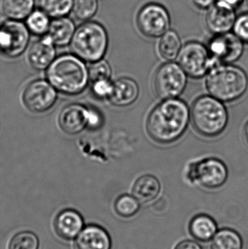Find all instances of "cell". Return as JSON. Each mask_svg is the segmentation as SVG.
I'll return each mask as SVG.
<instances>
[{
	"label": "cell",
	"mask_w": 248,
	"mask_h": 249,
	"mask_svg": "<svg viewBox=\"0 0 248 249\" xmlns=\"http://www.w3.org/2000/svg\"><path fill=\"white\" fill-rule=\"evenodd\" d=\"M190 118L186 102L178 98L163 99L149 115L147 133L157 143H173L185 133Z\"/></svg>",
	"instance_id": "obj_1"
},
{
	"label": "cell",
	"mask_w": 248,
	"mask_h": 249,
	"mask_svg": "<svg viewBox=\"0 0 248 249\" xmlns=\"http://www.w3.org/2000/svg\"><path fill=\"white\" fill-rule=\"evenodd\" d=\"M46 75L57 91L70 96L84 91L90 80L84 61L74 54H64L55 58L47 69Z\"/></svg>",
	"instance_id": "obj_2"
},
{
	"label": "cell",
	"mask_w": 248,
	"mask_h": 249,
	"mask_svg": "<svg viewBox=\"0 0 248 249\" xmlns=\"http://www.w3.org/2000/svg\"><path fill=\"white\" fill-rule=\"evenodd\" d=\"M247 74L230 64L214 66L207 74L206 87L211 96L222 102L240 99L247 90Z\"/></svg>",
	"instance_id": "obj_3"
},
{
	"label": "cell",
	"mask_w": 248,
	"mask_h": 249,
	"mask_svg": "<svg viewBox=\"0 0 248 249\" xmlns=\"http://www.w3.org/2000/svg\"><path fill=\"white\" fill-rule=\"evenodd\" d=\"M191 119L195 130L205 137H215L228 124V112L222 102L212 96H202L192 105Z\"/></svg>",
	"instance_id": "obj_4"
},
{
	"label": "cell",
	"mask_w": 248,
	"mask_h": 249,
	"mask_svg": "<svg viewBox=\"0 0 248 249\" xmlns=\"http://www.w3.org/2000/svg\"><path fill=\"white\" fill-rule=\"evenodd\" d=\"M73 53L87 62L103 59L109 46L107 31L96 21H85L76 29L71 43Z\"/></svg>",
	"instance_id": "obj_5"
},
{
	"label": "cell",
	"mask_w": 248,
	"mask_h": 249,
	"mask_svg": "<svg viewBox=\"0 0 248 249\" xmlns=\"http://www.w3.org/2000/svg\"><path fill=\"white\" fill-rule=\"evenodd\" d=\"M187 74L179 64L172 61L162 64L154 74V87L162 99L178 98L186 89Z\"/></svg>",
	"instance_id": "obj_6"
},
{
	"label": "cell",
	"mask_w": 248,
	"mask_h": 249,
	"mask_svg": "<svg viewBox=\"0 0 248 249\" xmlns=\"http://www.w3.org/2000/svg\"><path fill=\"white\" fill-rule=\"evenodd\" d=\"M186 176L192 183H198L205 188L217 189L227 181L228 168L218 158H205L191 164Z\"/></svg>",
	"instance_id": "obj_7"
},
{
	"label": "cell",
	"mask_w": 248,
	"mask_h": 249,
	"mask_svg": "<svg viewBox=\"0 0 248 249\" xmlns=\"http://www.w3.org/2000/svg\"><path fill=\"white\" fill-rule=\"evenodd\" d=\"M179 64L189 77L201 78L208 74L216 62L208 48L196 41L187 42L179 53Z\"/></svg>",
	"instance_id": "obj_8"
},
{
	"label": "cell",
	"mask_w": 248,
	"mask_h": 249,
	"mask_svg": "<svg viewBox=\"0 0 248 249\" xmlns=\"http://www.w3.org/2000/svg\"><path fill=\"white\" fill-rule=\"evenodd\" d=\"M140 32L147 37H161L170 29V16L163 4L149 2L144 4L136 16Z\"/></svg>",
	"instance_id": "obj_9"
},
{
	"label": "cell",
	"mask_w": 248,
	"mask_h": 249,
	"mask_svg": "<svg viewBox=\"0 0 248 249\" xmlns=\"http://www.w3.org/2000/svg\"><path fill=\"white\" fill-rule=\"evenodd\" d=\"M30 32L25 23L7 20L0 25V55L17 58L24 53L29 45Z\"/></svg>",
	"instance_id": "obj_10"
},
{
	"label": "cell",
	"mask_w": 248,
	"mask_h": 249,
	"mask_svg": "<svg viewBox=\"0 0 248 249\" xmlns=\"http://www.w3.org/2000/svg\"><path fill=\"white\" fill-rule=\"evenodd\" d=\"M57 98V90L45 80L32 81L23 93L25 107L33 113H44L50 110L56 102Z\"/></svg>",
	"instance_id": "obj_11"
},
{
	"label": "cell",
	"mask_w": 248,
	"mask_h": 249,
	"mask_svg": "<svg viewBox=\"0 0 248 249\" xmlns=\"http://www.w3.org/2000/svg\"><path fill=\"white\" fill-rule=\"evenodd\" d=\"M211 56L221 64H231L241 58L244 42L234 33L214 35L207 47Z\"/></svg>",
	"instance_id": "obj_12"
},
{
	"label": "cell",
	"mask_w": 248,
	"mask_h": 249,
	"mask_svg": "<svg viewBox=\"0 0 248 249\" xmlns=\"http://www.w3.org/2000/svg\"><path fill=\"white\" fill-rule=\"evenodd\" d=\"M236 18L235 8L221 0H217L208 9L205 24L209 32L214 35H222L230 32L233 29Z\"/></svg>",
	"instance_id": "obj_13"
},
{
	"label": "cell",
	"mask_w": 248,
	"mask_h": 249,
	"mask_svg": "<svg viewBox=\"0 0 248 249\" xmlns=\"http://www.w3.org/2000/svg\"><path fill=\"white\" fill-rule=\"evenodd\" d=\"M83 216L75 209H66L57 213L53 220V229L58 238L63 241L75 239L84 228Z\"/></svg>",
	"instance_id": "obj_14"
},
{
	"label": "cell",
	"mask_w": 248,
	"mask_h": 249,
	"mask_svg": "<svg viewBox=\"0 0 248 249\" xmlns=\"http://www.w3.org/2000/svg\"><path fill=\"white\" fill-rule=\"evenodd\" d=\"M112 247L109 232L95 224L84 227L74 243V249H112Z\"/></svg>",
	"instance_id": "obj_15"
},
{
	"label": "cell",
	"mask_w": 248,
	"mask_h": 249,
	"mask_svg": "<svg viewBox=\"0 0 248 249\" xmlns=\"http://www.w3.org/2000/svg\"><path fill=\"white\" fill-rule=\"evenodd\" d=\"M88 108L79 104H71L64 107L58 117L61 130L66 134L81 133L87 124Z\"/></svg>",
	"instance_id": "obj_16"
},
{
	"label": "cell",
	"mask_w": 248,
	"mask_h": 249,
	"mask_svg": "<svg viewBox=\"0 0 248 249\" xmlns=\"http://www.w3.org/2000/svg\"><path fill=\"white\" fill-rule=\"evenodd\" d=\"M55 56V45L46 35L32 44L28 54L29 64L38 71L47 70L53 62Z\"/></svg>",
	"instance_id": "obj_17"
},
{
	"label": "cell",
	"mask_w": 248,
	"mask_h": 249,
	"mask_svg": "<svg viewBox=\"0 0 248 249\" xmlns=\"http://www.w3.org/2000/svg\"><path fill=\"white\" fill-rule=\"evenodd\" d=\"M139 96V87L135 80L122 77L113 83V89L108 100L116 107L132 105Z\"/></svg>",
	"instance_id": "obj_18"
},
{
	"label": "cell",
	"mask_w": 248,
	"mask_h": 249,
	"mask_svg": "<svg viewBox=\"0 0 248 249\" xmlns=\"http://www.w3.org/2000/svg\"><path fill=\"white\" fill-rule=\"evenodd\" d=\"M76 29L75 23L67 16L53 18L50 21L46 36L55 47L63 48L71 43Z\"/></svg>",
	"instance_id": "obj_19"
},
{
	"label": "cell",
	"mask_w": 248,
	"mask_h": 249,
	"mask_svg": "<svg viewBox=\"0 0 248 249\" xmlns=\"http://www.w3.org/2000/svg\"><path fill=\"white\" fill-rule=\"evenodd\" d=\"M161 190L158 178L152 175H144L134 183L132 194L140 203H147L157 198Z\"/></svg>",
	"instance_id": "obj_20"
},
{
	"label": "cell",
	"mask_w": 248,
	"mask_h": 249,
	"mask_svg": "<svg viewBox=\"0 0 248 249\" xmlns=\"http://www.w3.org/2000/svg\"><path fill=\"white\" fill-rule=\"evenodd\" d=\"M189 231L197 241L208 242L218 232V225L211 216L199 214L193 218L189 223Z\"/></svg>",
	"instance_id": "obj_21"
},
{
	"label": "cell",
	"mask_w": 248,
	"mask_h": 249,
	"mask_svg": "<svg viewBox=\"0 0 248 249\" xmlns=\"http://www.w3.org/2000/svg\"><path fill=\"white\" fill-rule=\"evenodd\" d=\"M34 5V0H0V10L7 20H26Z\"/></svg>",
	"instance_id": "obj_22"
},
{
	"label": "cell",
	"mask_w": 248,
	"mask_h": 249,
	"mask_svg": "<svg viewBox=\"0 0 248 249\" xmlns=\"http://www.w3.org/2000/svg\"><path fill=\"white\" fill-rule=\"evenodd\" d=\"M182 48V40L179 34L170 29L161 36L158 45L160 55L168 61H173L179 56Z\"/></svg>",
	"instance_id": "obj_23"
},
{
	"label": "cell",
	"mask_w": 248,
	"mask_h": 249,
	"mask_svg": "<svg viewBox=\"0 0 248 249\" xmlns=\"http://www.w3.org/2000/svg\"><path fill=\"white\" fill-rule=\"evenodd\" d=\"M241 235L232 229L224 228L216 232L212 239L211 249H242Z\"/></svg>",
	"instance_id": "obj_24"
},
{
	"label": "cell",
	"mask_w": 248,
	"mask_h": 249,
	"mask_svg": "<svg viewBox=\"0 0 248 249\" xmlns=\"http://www.w3.org/2000/svg\"><path fill=\"white\" fill-rule=\"evenodd\" d=\"M49 16L41 9L33 10L26 18V27L35 36H43L48 33L50 24Z\"/></svg>",
	"instance_id": "obj_25"
},
{
	"label": "cell",
	"mask_w": 248,
	"mask_h": 249,
	"mask_svg": "<svg viewBox=\"0 0 248 249\" xmlns=\"http://www.w3.org/2000/svg\"><path fill=\"white\" fill-rule=\"evenodd\" d=\"M73 4L74 0H39V9L52 19L68 16Z\"/></svg>",
	"instance_id": "obj_26"
},
{
	"label": "cell",
	"mask_w": 248,
	"mask_h": 249,
	"mask_svg": "<svg viewBox=\"0 0 248 249\" xmlns=\"http://www.w3.org/2000/svg\"><path fill=\"white\" fill-rule=\"evenodd\" d=\"M140 202L133 196L125 194L117 197L115 203V210L121 217L131 218L139 212Z\"/></svg>",
	"instance_id": "obj_27"
},
{
	"label": "cell",
	"mask_w": 248,
	"mask_h": 249,
	"mask_svg": "<svg viewBox=\"0 0 248 249\" xmlns=\"http://www.w3.org/2000/svg\"><path fill=\"white\" fill-rule=\"evenodd\" d=\"M7 249H39V240L32 231H21L13 235Z\"/></svg>",
	"instance_id": "obj_28"
},
{
	"label": "cell",
	"mask_w": 248,
	"mask_h": 249,
	"mask_svg": "<svg viewBox=\"0 0 248 249\" xmlns=\"http://www.w3.org/2000/svg\"><path fill=\"white\" fill-rule=\"evenodd\" d=\"M98 9V0H74L72 12L77 20L85 22L96 14Z\"/></svg>",
	"instance_id": "obj_29"
},
{
	"label": "cell",
	"mask_w": 248,
	"mask_h": 249,
	"mask_svg": "<svg viewBox=\"0 0 248 249\" xmlns=\"http://www.w3.org/2000/svg\"><path fill=\"white\" fill-rule=\"evenodd\" d=\"M89 78L90 81H98L101 80H109L112 70L109 63L104 59L99 60L92 63L88 69Z\"/></svg>",
	"instance_id": "obj_30"
},
{
	"label": "cell",
	"mask_w": 248,
	"mask_h": 249,
	"mask_svg": "<svg viewBox=\"0 0 248 249\" xmlns=\"http://www.w3.org/2000/svg\"><path fill=\"white\" fill-rule=\"evenodd\" d=\"M232 29L236 36L244 43L248 44V13H243L237 17Z\"/></svg>",
	"instance_id": "obj_31"
},
{
	"label": "cell",
	"mask_w": 248,
	"mask_h": 249,
	"mask_svg": "<svg viewBox=\"0 0 248 249\" xmlns=\"http://www.w3.org/2000/svg\"><path fill=\"white\" fill-rule=\"evenodd\" d=\"M113 89V83L109 80H98L92 83L93 94L99 99H109Z\"/></svg>",
	"instance_id": "obj_32"
},
{
	"label": "cell",
	"mask_w": 248,
	"mask_h": 249,
	"mask_svg": "<svg viewBox=\"0 0 248 249\" xmlns=\"http://www.w3.org/2000/svg\"><path fill=\"white\" fill-rule=\"evenodd\" d=\"M87 108V128L90 130H97L100 128L103 124V115L96 108Z\"/></svg>",
	"instance_id": "obj_33"
},
{
	"label": "cell",
	"mask_w": 248,
	"mask_h": 249,
	"mask_svg": "<svg viewBox=\"0 0 248 249\" xmlns=\"http://www.w3.org/2000/svg\"><path fill=\"white\" fill-rule=\"evenodd\" d=\"M174 249H202L198 243L192 240H185L176 245Z\"/></svg>",
	"instance_id": "obj_34"
},
{
	"label": "cell",
	"mask_w": 248,
	"mask_h": 249,
	"mask_svg": "<svg viewBox=\"0 0 248 249\" xmlns=\"http://www.w3.org/2000/svg\"><path fill=\"white\" fill-rule=\"evenodd\" d=\"M217 0H192V3L200 10H207L212 7Z\"/></svg>",
	"instance_id": "obj_35"
},
{
	"label": "cell",
	"mask_w": 248,
	"mask_h": 249,
	"mask_svg": "<svg viewBox=\"0 0 248 249\" xmlns=\"http://www.w3.org/2000/svg\"><path fill=\"white\" fill-rule=\"evenodd\" d=\"M224 2L227 3L229 5L231 6L234 8H237L240 4L245 1V0H221Z\"/></svg>",
	"instance_id": "obj_36"
},
{
	"label": "cell",
	"mask_w": 248,
	"mask_h": 249,
	"mask_svg": "<svg viewBox=\"0 0 248 249\" xmlns=\"http://www.w3.org/2000/svg\"><path fill=\"white\" fill-rule=\"evenodd\" d=\"M244 136L245 139H246V142L248 144V122L246 124L244 128Z\"/></svg>",
	"instance_id": "obj_37"
},
{
	"label": "cell",
	"mask_w": 248,
	"mask_h": 249,
	"mask_svg": "<svg viewBox=\"0 0 248 249\" xmlns=\"http://www.w3.org/2000/svg\"><path fill=\"white\" fill-rule=\"evenodd\" d=\"M246 4H247V7L248 8V0H246Z\"/></svg>",
	"instance_id": "obj_38"
}]
</instances>
